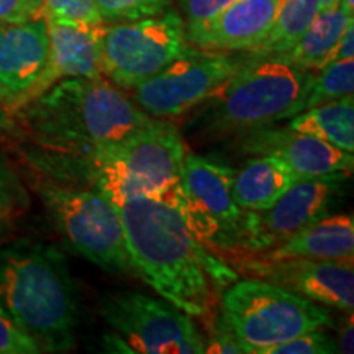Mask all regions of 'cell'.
Wrapping results in <instances>:
<instances>
[{
  "instance_id": "7c38bea8",
  "label": "cell",
  "mask_w": 354,
  "mask_h": 354,
  "mask_svg": "<svg viewBox=\"0 0 354 354\" xmlns=\"http://www.w3.org/2000/svg\"><path fill=\"white\" fill-rule=\"evenodd\" d=\"M349 174L297 177L263 210L243 215L245 256L261 254L317 220L331 215Z\"/></svg>"
},
{
  "instance_id": "9c48e42d",
  "label": "cell",
  "mask_w": 354,
  "mask_h": 354,
  "mask_svg": "<svg viewBox=\"0 0 354 354\" xmlns=\"http://www.w3.org/2000/svg\"><path fill=\"white\" fill-rule=\"evenodd\" d=\"M234 169L196 153H185L179 180L167 194L194 236L212 253L245 256L243 215L232 196Z\"/></svg>"
},
{
  "instance_id": "603a6c76",
  "label": "cell",
  "mask_w": 354,
  "mask_h": 354,
  "mask_svg": "<svg viewBox=\"0 0 354 354\" xmlns=\"http://www.w3.org/2000/svg\"><path fill=\"white\" fill-rule=\"evenodd\" d=\"M354 91V59H342L328 63L313 71L312 81L305 97V109L317 107L326 102L353 95Z\"/></svg>"
},
{
  "instance_id": "52a82bcc",
  "label": "cell",
  "mask_w": 354,
  "mask_h": 354,
  "mask_svg": "<svg viewBox=\"0 0 354 354\" xmlns=\"http://www.w3.org/2000/svg\"><path fill=\"white\" fill-rule=\"evenodd\" d=\"M99 313L110 326L102 339L107 353H205V338L192 317L162 297L136 290H112L102 295Z\"/></svg>"
},
{
  "instance_id": "6da1fadb",
  "label": "cell",
  "mask_w": 354,
  "mask_h": 354,
  "mask_svg": "<svg viewBox=\"0 0 354 354\" xmlns=\"http://www.w3.org/2000/svg\"><path fill=\"white\" fill-rule=\"evenodd\" d=\"M117 210L135 274L187 315H209L215 290L233 284L238 274L194 236L171 203L136 197Z\"/></svg>"
},
{
  "instance_id": "d590c367",
  "label": "cell",
  "mask_w": 354,
  "mask_h": 354,
  "mask_svg": "<svg viewBox=\"0 0 354 354\" xmlns=\"http://www.w3.org/2000/svg\"><path fill=\"white\" fill-rule=\"evenodd\" d=\"M338 6H342L344 10H348L349 13H353V10H354V0H339Z\"/></svg>"
},
{
  "instance_id": "484cf974",
  "label": "cell",
  "mask_w": 354,
  "mask_h": 354,
  "mask_svg": "<svg viewBox=\"0 0 354 354\" xmlns=\"http://www.w3.org/2000/svg\"><path fill=\"white\" fill-rule=\"evenodd\" d=\"M46 19L71 21V24H104L95 0H41Z\"/></svg>"
},
{
  "instance_id": "d4e9b609",
  "label": "cell",
  "mask_w": 354,
  "mask_h": 354,
  "mask_svg": "<svg viewBox=\"0 0 354 354\" xmlns=\"http://www.w3.org/2000/svg\"><path fill=\"white\" fill-rule=\"evenodd\" d=\"M28 202L20 179L0 158V227L17 218L28 207Z\"/></svg>"
},
{
  "instance_id": "1f68e13d",
  "label": "cell",
  "mask_w": 354,
  "mask_h": 354,
  "mask_svg": "<svg viewBox=\"0 0 354 354\" xmlns=\"http://www.w3.org/2000/svg\"><path fill=\"white\" fill-rule=\"evenodd\" d=\"M351 57H354V28H353V24L349 25L346 30H344V33L342 35V38H339V41L336 43L335 50L331 51V55L328 57V61H326V64L335 63V61H342V59H351Z\"/></svg>"
},
{
  "instance_id": "7402d4cb",
  "label": "cell",
  "mask_w": 354,
  "mask_h": 354,
  "mask_svg": "<svg viewBox=\"0 0 354 354\" xmlns=\"http://www.w3.org/2000/svg\"><path fill=\"white\" fill-rule=\"evenodd\" d=\"M320 12L318 0H279L274 24L254 55H282L289 51Z\"/></svg>"
},
{
  "instance_id": "f546056e",
  "label": "cell",
  "mask_w": 354,
  "mask_h": 354,
  "mask_svg": "<svg viewBox=\"0 0 354 354\" xmlns=\"http://www.w3.org/2000/svg\"><path fill=\"white\" fill-rule=\"evenodd\" d=\"M234 0H179V8L185 25L202 24L214 19Z\"/></svg>"
},
{
  "instance_id": "2e32d148",
  "label": "cell",
  "mask_w": 354,
  "mask_h": 354,
  "mask_svg": "<svg viewBox=\"0 0 354 354\" xmlns=\"http://www.w3.org/2000/svg\"><path fill=\"white\" fill-rule=\"evenodd\" d=\"M279 0H234L214 19L185 25L189 44L205 51H254L274 24Z\"/></svg>"
},
{
  "instance_id": "f1b7e54d",
  "label": "cell",
  "mask_w": 354,
  "mask_h": 354,
  "mask_svg": "<svg viewBox=\"0 0 354 354\" xmlns=\"http://www.w3.org/2000/svg\"><path fill=\"white\" fill-rule=\"evenodd\" d=\"M44 17L41 0H0V25Z\"/></svg>"
},
{
  "instance_id": "836d02e7",
  "label": "cell",
  "mask_w": 354,
  "mask_h": 354,
  "mask_svg": "<svg viewBox=\"0 0 354 354\" xmlns=\"http://www.w3.org/2000/svg\"><path fill=\"white\" fill-rule=\"evenodd\" d=\"M12 127H13L12 115L3 109L2 104H0V130H10Z\"/></svg>"
},
{
  "instance_id": "e575fe53",
  "label": "cell",
  "mask_w": 354,
  "mask_h": 354,
  "mask_svg": "<svg viewBox=\"0 0 354 354\" xmlns=\"http://www.w3.org/2000/svg\"><path fill=\"white\" fill-rule=\"evenodd\" d=\"M318 3H320V10H328L338 6L339 0H318Z\"/></svg>"
},
{
  "instance_id": "5bb4252c",
  "label": "cell",
  "mask_w": 354,
  "mask_h": 354,
  "mask_svg": "<svg viewBox=\"0 0 354 354\" xmlns=\"http://www.w3.org/2000/svg\"><path fill=\"white\" fill-rule=\"evenodd\" d=\"M50 59L46 19L0 25V104L13 115L32 100Z\"/></svg>"
},
{
  "instance_id": "ac0fdd59",
  "label": "cell",
  "mask_w": 354,
  "mask_h": 354,
  "mask_svg": "<svg viewBox=\"0 0 354 354\" xmlns=\"http://www.w3.org/2000/svg\"><path fill=\"white\" fill-rule=\"evenodd\" d=\"M354 253V220L351 215H328L300 230L286 241L261 254L269 259H351Z\"/></svg>"
},
{
  "instance_id": "e0dca14e",
  "label": "cell",
  "mask_w": 354,
  "mask_h": 354,
  "mask_svg": "<svg viewBox=\"0 0 354 354\" xmlns=\"http://www.w3.org/2000/svg\"><path fill=\"white\" fill-rule=\"evenodd\" d=\"M46 25L50 35V59L35 87L32 100L63 79L104 77L100 61L102 24L84 25L46 19Z\"/></svg>"
},
{
  "instance_id": "8fae6325",
  "label": "cell",
  "mask_w": 354,
  "mask_h": 354,
  "mask_svg": "<svg viewBox=\"0 0 354 354\" xmlns=\"http://www.w3.org/2000/svg\"><path fill=\"white\" fill-rule=\"evenodd\" d=\"M246 57L192 48L156 76L131 88V99L149 117L167 120L189 113L241 68Z\"/></svg>"
},
{
  "instance_id": "ba28073f",
  "label": "cell",
  "mask_w": 354,
  "mask_h": 354,
  "mask_svg": "<svg viewBox=\"0 0 354 354\" xmlns=\"http://www.w3.org/2000/svg\"><path fill=\"white\" fill-rule=\"evenodd\" d=\"M37 192L69 250L107 272L135 274L117 205L104 194L43 177Z\"/></svg>"
},
{
  "instance_id": "4316f807",
  "label": "cell",
  "mask_w": 354,
  "mask_h": 354,
  "mask_svg": "<svg viewBox=\"0 0 354 354\" xmlns=\"http://www.w3.org/2000/svg\"><path fill=\"white\" fill-rule=\"evenodd\" d=\"M338 353L335 339L320 330H312L300 333L294 338L287 339L264 349L263 354H333Z\"/></svg>"
},
{
  "instance_id": "4fadbf2b",
  "label": "cell",
  "mask_w": 354,
  "mask_h": 354,
  "mask_svg": "<svg viewBox=\"0 0 354 354\" xmlns=\"http://www.w3.org/2000/svg\"><path fill=\"white\" fill-rule=\"evenodd\" d=\"M241 268L253 277L284 287L323 307L353 312L354 268L351 259H269L246 256Z\"/></svg>"
},
{
  "instance_id": "ffe728a7",
  "label": "cell",
  "mask_w": 354,
  "mask_h": 354,
  "mask_svg": "<svg viewBox=\"0 0 354 354\" xmlns=\"http://www.w3.org/2000/svg\"><path fill=\"white\" fill-rule=\"evenodd\" d=\"M353 13L336 6L328 10H320L297 43L282 57L305 71H318L326 64L331 51L339 41L344 30L353 24Z\"/></svg>"
},
{
  "instance_id": "d6986e66",
  "label": "cell",
  "mask_w": 354,
  "mask_h": 354,
  "mask_svg": "<svg viewBox=\"0 0 354 354\" xmlns=\"http://www.w3.org/2000/svg\"><path fill=\"white\" fill-rule=\"evenodd\" d=\"M297 179L281 159L256 156L240 169H234L232 196L241 210H263Z\"/></svg>"
},
{
  "instance_id": "d6a6232c",
  "label": "cell",
  "mask_w": 354,
  "mask_h": 354,
  "mask_svg": "<svg viewBox=\"0 0 354 354\" xmlns=\"http://www.w3.org/2000/svg\"><path fill=\"white\" fill-rule=\"evenodd\" d=\"M336 343V348H338V353H353V317H349V323L342 330V333L338 336V342Z\"/></svg>"
},
{
  "instance_id": "44dd1931",
  "label": "cell",
  "mask_w": 354,
  "mask_h": 354,
  "mask_svg": "<svg viewBox=\"0 0 354 354\" xmlns=\"http://www.w3.org/2000/svg\"><path fill=\"white\" fill-rule=\"evenodd\" d=\"M287 128L315 136L346 153H354L353 95L304 110L290 117Z\"/></svg>"
},
{
  "instance_id": "8992f818",
  "label": "cell",
  "mask_w": 354,
  "mask_h": 354,
  "mask_svg": "<svg viewBox=\"0 0 354 354\" xmlns=\"http://www.w3.org/2000/svg\"><path fill=\"white\" fill-rule=\"evenodd\" d=\"M218 318L248 354H263L305 331L331 325L323 305L259 277L236 279L230 284L221 297Z\"/></svg>"
},
{
  "instance_id": "3957f363",
  "label": "cell",
  "mask_w": 354,
  "mask_h": 354,
  "mask_svg": "<svg viewBox=\"0 0 354 354\" xmlns=\"http://www.w3.org/2000/svg\"><path fill=\"white\" fill-rule=\"evenodd\" d=\"M15 113L30 148L71 156H91L158 120L104 77L63 79Z\"/></svg>"
},
{
  "instance_id": "30bf717a",
  "label": "cell",
  "mask_w": 354,
  "mask_h": 354,
  "mask_svg": "<svg viewBox=\"0 0 354 354\" xmlns=\"http://www.w3.org/2000/svg\"><path fill=\"white\" fill-rule=\"evenodd\" d=\"M192 50L180 13L100 25L102 73L115 87L131 91Z\"/></svg>"
},
{
  "instance_id": "277c9868",
  "label": "cell",
  "mask_w": 354,
  "mask_h": 354,
  "mask_svg": "<svg viewBox=\"0 0 354 354\" xmlns=\"http://www.w3.org/2000/svg\"><path fill=\"white\" fill-rule=\"evenodd\" d=\"M0 307L38 344L39 353H66L76 346L79 297L57 248L32 240L0 248Z\"/></svg>"
},
{
  "instance_id": "5b68a950",
  "label": "cell",
  "mask_w": 354,
  "mask_h": 354,
  "mask_svg": "<svg viewBox=\"0 0 354 354\" xmlns=\"http://www.w3.org/2000/svg\"><path fill=\"white\" fill-rule=\"evenodd\" d=\"M313 71L300 69L281 55H254L207 99L197 115L201 130L241 133L287 120L305 109Z\"/></svg>"
},
{
  "instance_id": "9a60e30c",
  "label": "cell",
  "mask_w": 354,
  "mask_h": 354,
  "mask_svg": "<svg viewBox=\"0 0 354 354\" xmlns=\"http://www.w3.org/2000/svg\"><path fill=\"white\" fill-rule=\"evenodd\" d=\"M241 149L245 153L266 154L281 159L295 177H323L353 172V153H346L336 146L315 136L272 125L253 128L238 133Z\"/></svg>"
},
{
  "instance_id": "83f0119b",
  "label": "cell",
  "mask_w": 354,
  "mask_h": 354,
  "mask_svg": "<svg viewBox=\"0 0 354 354\" xmlns=\"http://www.w3.org/2000/svg\"><path fill=\"white\" fill-rule=\"evenodd\" d=\"M38 344L0 307V354H38Z\"/></svg>"
},
{
  "instance_id": "4dcf8cb0",
  "label": "cell",
  "mask_w": 354,
  "mask_h": 354,
  "mask_svg": "<svg viewBox=\"0 0 354 354\" xmlns=\"http://www.w3.org/2000/svg\"><path fill=\"white\" fill-rule=\"evenodd\" d=\"M205 353L218 354H248L243 343L232 333L220 318H216L209 339H205Z\"/></svg>"
},
{
  "instance_id": "cb8c5ba5",
  "label": "cell",
  "mask_w": 354,
  "mask_h": 354,
  "mask_svg": "<svg viewBox=\"0 0 354 354\" xmlns=\"http://www.w3.org/2000/svg\"><path fill=\"white\" fill-rule=\"evenodd\" d=\"M95 3L102 20L107 24L148 19L161 15L171 7V0H95Z\"/></svg>"
},
{
  "instance_id": "7a4b0ae2",
  "label": "cell",
  "mask_w": 354,
  "mask_h": 354,
  "mask_svg": "<svg viewBox=\"0 0 354 354\" xmlns=\"http://www.w3.org/2000/svg\"><path fill=\"white\" fill-rule=\"evenodd\" d=\"M185 153L187 149L179 130L166 120H156L91 156H71L35 148L24 151L26 161L43 179L95 189L113 205L136 197L165 201L179 180Z\"/></svg>"
}]
</instances>
